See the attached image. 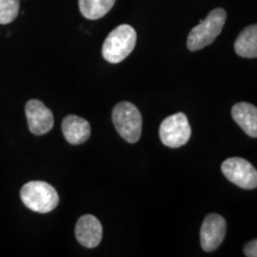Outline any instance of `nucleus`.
Wrapping results in <instances>:
<instances>
[{"mask_svg": "<svg viewBox=\"0 0 257 257\" xmlns=\"http://www.w3.org/2000/svg\"><path fill=\"white\" fill-rule=\"evenodd\" d=\"M136 30L127 24L113 29L102 44V57L110 63H119L133 53L136 47Z\"/></svg>", "mask_w": 257, "mask_h": 257, "instance_id": "obj_1", "label": "nucleus"}, {"mask_svg": "<svg viewBox=\"0 0 257 257\" xmlns=\"http://www.w3.org/2000/svg\"><path fill=\"white\" fill-rule=\"evenodd\" d=\"M226 21V11L224 9H214L197 27L192 29L187 38V48L191 51L200 50L210 46L219 36Z\"/></svg>", "mask_w": 257, "mask_h": 257, "instance_id": "obj_2", "label": "nucleus"}, {"mask_svg": "<svg viewBox=\"0 0 257 257\" xmlns=\"http://www.w3.org/2000/svg\"><path fill=\"white\" fill-rule=\"evenodd\" d=\"M23 204L37 213H49L55 210L60 197L53 186L44 181H30L21 189Z\"/></svg>", "mask_w": 257, "mask_h": 257, "instance_id": "obj_3", "label": "nucleus"}, {"mask_svg": "<svg viewBox=\"0 0 257 257\" xmlns=\"http://www.w3.org/2000/svg\"><path fill=\"white\" fill-rule=\"evenodd\" d=\"M112 121L121 138L128 143H136L142 135V115L133 102L121 101L112 112Z\"/></svg>", "mask_w": 257, "mask_h": 257, "instance_id": "obj_4", "label": "nucleus"}, {"mask_svg": "<svg viewBox=\"0 0 257 257\" xmlns=\"http://www.w3.org/2000/svg\"><path fill=\"white\" fill-rule=\"evenodd\" d=\"M192 136V128L187 115L182 112L172 114L160 125V140L168 148L185 146Z\"/></svg>", "mask_w": 257, "mask_h": 257, "instance_id": "obj_5", "label": "nucleus"}, {"mask_svg": "<svg viewBox=\"0 0 257 257\" xmlns=\"http://www.w3.org/2000/svg\"><path fill=\"white\" fill-rule=\"evenodd\" d=\"M221 173L225 178L243 189L257 187V170L249 161L242 157H230L221 163Z\"/></svg>", "mask_w": 257, "mask_h": 257, "instance_id": "obj_6", "label": "nucleus"}, {"mask_svg": "<svg viewBox=\"0 0 257 257\" xmlns=\"http://www.w3.org/2000/svg\"><path fill=\"white\" fill-rule=\"evenodd\" d=\"M226 233V220L220 214L211 213L202 221L200 230V244L204 251L211 252L223 243Z\"/></svg>", "mask_w": 257, "mask_h": 257, "instance_id": "obj_7", "label": "nucleus"}, {"mask_svg": "<svg viewBox=\"0 0 257 257\" xmlns=\"http://www.w3.org/2000/svg\"><path fill=\"white\" fill-rule=\"evenodd\" d=\"M29 130L36 136L44 135L54 126V114L46 105L37 99H31L25 105Z\"/></svg>", "mask_w": 257, "mask_h": 257, "instance_id": "obj_8", "label": "nucleus"}, {"mask_svg": "<svg viewBox=\"0 0 257 257\" xmlns=\"http://www.w3.org/2000/svg\"><path fill=\"white\" fill-rule=\"evenodd\" d=\"M75 236L78 242L85 248L98 246L102 238V226L98 218L93 214L80 217L75 226Z\"/></svg>", "mask_w": 257, "mask_h": 257, "instance_id": "obj_9", "label": "nucleus"}, {"mask_svg": "<svg viewBox=\"0 0 257 257\" xmlns=\"http://www.w3.org/2000/svg\"><path fill=\"white\" fill-rule=\"evenodd\" d=\"M61 127L66 141L72 146H80L91 136V125L88 121L75 114L67 115Z\"/></svg>", "mask_w": 257, "mask_h": 257, "instance_id": "obj_10", "label": "nucleus"}, {"mask_svg": "<svg viewBox=\"0 0 257 257\" xmlns=\"http://www.w3.org/2000/svg\"><path fill=\"white\" fill-rule=\"evenodd\" d=\"M233 120L248 136L257 137V108L250 102H237L231 108Z\"/></svg>", "mask_w": 257, "mask_h": 257, "instance_id": "obj_11", "label": "nucleus"}, {"mask_svg": "<svg viewBox=\"0 0 257 257\" xmlns=\"http://www.w3.org/2000/svg\"><path fill=\"white\" fill-rule=\"evenodd\" d=\"M234 51L237 55L244 59H256L257 57V27L250 25L240 32L234 42Z\"/></svg>", "mask_w": 257, "mask_h": 257, "instance_id": "obj_12", "label": "nucleus"}, {"mask_svg": "<svg viewBox=\"0 0 257 257\" xmlns=\"http://www.w3.org/2000/svg\"><path fill=\"white\" fill-rule=\"evenodd\" d=\"M115 0H79V9L85 18L96 21L113 8Z\"/></svg>", "mask_w": 257, "mask_h": 257, "instance_id": "obj_13", "label": "nucleus"}, {"mask_svg": "<svg viewBox=\"0 0 257 257\" xmlns=\"http://www.w3.org/2000/svg\"><path fill=\"white\" fill-rule=\"evenodd\" d=\"M21 0H0V24L14 22L19 14Z\"/></svg>", "mask_w": 257, "mask_h": 257, "instance_id": "obj_14", "label": "nucleus"}, {"mask_svg": "<svg viewBox=\"0 0 257 257\" xmlns=\"http://www.w3.org/2000/svg\"><path fill=\"white\" fill-rule=\"evenodd\" d=\"M244 255L246 257H256L257 256V240L252 239L244 246Z\"/></svg>", "mask_w": 257, "mask_h": 257, "instance_id": "obj_15", "label": "nucleus"}]
</instances>
